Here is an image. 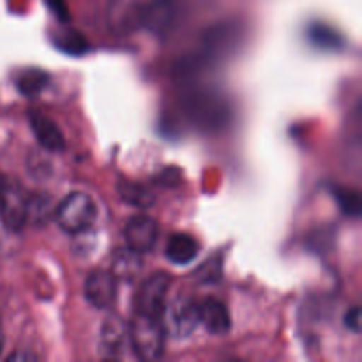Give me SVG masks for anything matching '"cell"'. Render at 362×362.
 I'll return each mask as SVG.
<instances>
[{"instance_id":"1","label":"cell","mask_w":362,"mask_h":362,"mask_svg":"<svg viewBox=\"0 0 362 362\" xmlns=\"http://www.w3.org/2000/svg\"><path fill=\"white\" fill-rule=\"evenodd\" d=\"M129 343L133 352L141 361H158L165 354L166 331L161 317L136 313L127 325Z\"/></svg>"},{"instance_id":"2","label":"cell","mask_w":362,"mask_h":362,"mask_svg":"<svg viewBox=\"0 0 362 362\" xmlns=\"http://www.w3.org/2000/svg\"><path fill=\"white\" fill-rule=\"evenodd\" d=\"M95 212L98 211H95L94 200L87 193L74 191L60 202L55 212V219L60 230L71 233V235H78V233H83L92 228L95 221Z\"/></svg>"},{"instance_id":"3","label":"cell","mask_w":362,"mask_h":362,"mask_svg":"<svg viewBox=\"0 0 362 362\" xmlns=\"http://www.w3.org/2000/svg\"><path fill=\"white\" fill-rule=\"evenodd\" d=\"M161 318L166 334L173 336V338H187L200 325L198 303L186 296L177 297L172 303L166 304Z\"/></svg>"},{"instance_id":"4","label":"cell","mask_w":362,"mask_h":362,"mask_svg":"<svg viewBox=\"0 0 362 362\" xmlns=\"http://www.w3.org/2000/svg\"><path fill=\"white\" fill-rule=\"evenodd\" d=\"M186 112L194 122L204 127H219V124L228 115V108L223 103L221 95L211 90H193L184 99Z\"/></svg>"},{"instance_id":"5","label":"cell","mask_w":362,"mask_h":362,"mask_svg":"<svg viewBox=\"0 0 362 362\" xmlns=\"http://www.w3.org/2000/svg\"><path fill=\"white\" fill-rule=\"evenodd\" d=\"M170 286H172V276L166 274V272L159 271L148 276L138 288L136 299H134V311L161 317L166 306V296H168Z\"/></svg>"},{"instance_id":"6","label":"cell","mask_w":362,"mask_h":362,"mask_svg":"<svg viewBox=\"0 0 362 362\" xmlns=\"http://www.w3.org/2000/svg\"><path fill=\"white\" fill-rule=\"evenodd\" d=\"M28 218V204L18 187L0 179V221L9 232H21Z\"/></svg>"},{"instance_id":"7","label":"cell","mask_w":362,"mask_h":362,"mask_svg":"<svg viewBox=\"0 0 362 362\" xmlns=\"http://www.w3.org/2000/svg\"><path fill=\"white\" fill-rule=\"evenodd\" d=\"M159 228L154 218L147 214H136L126 223L124 226V240H126V247L138 255L148 253L154 250L156 243H158Z\"/></svg>"},{"instance_id":"8","label":"cell","mask_w":362,"mask_h":362,"mask_svg":"<svg viewBox=\"0 0 362 362\" xmlns=\"http://www.w3.org/2000/svg\"><path fill=\"white\" fill-rule=\"evenodd\" d=\"M83 293L95 310H110L117 299V278L110 271H94L85 281Z\"/></svg>"},{"instance_id":"9","label":"cell","mask_w":362,"mask_h":362,"mask_svg":"<svg viewBox=\"0 0 362 362\" xmlns=\"http://www.w3.org/2000/svg\"><path fill=\"white\" fill-rule=\"evenodd\" d=\"M28 124H30V129L37 144L45 151L62 152L66 148V140L62 136V131L59 129V126L48 115L37 112V110H32V112H28Z\"/></svg>"},{"instance_id":"10","label":"cell","mask_w":362,"mask_h":362,"mask_svg":"<svg viewBox=\"0 0 362 362\" xmlns=\"http://www.w3.org/2000/svg\"><path fill=\"white\" fill-rule=\"evenodd\" d=\"M198 317L205 331L212 336H226L232 329L228 308L216 297H207L198 304Z\"/></svg>"},{"instance_id":"11","label":"cell","mask_w":362,"mask_h":362,"mask_svg":"<svg viewBox=\"0 0 362 362\" xmlns=\"http://www.w3.org/2000/svg\"><path fill=\"white\" fill-rule=\"evenodd\" d=\"M198 253H200V244L187 233H173L166 243L165 255L173 265L191 264L193 260H197Z\"/></svg>"},{"instance_id":"12","label":"cell","mask_w":362,"mask_h":362,"mask_svg":"<svg viewBox=\"0 0 362 362\" xmlns=\"http://www.w3.org/2000/svg\"><path fill=\"white\" fill-rule=\"evenodd\" d=\"M126 341H129L127 325L119 317L106 318L101 329V349L105 356L119 357L122 354Z\"/></svg>"},{"instance_id":"13","label":"cell","mask_w":362,"mask_h":362,"mask_svg":"<svg viewBox=\"0 0 362 362\" xmlns=\"http://www.w3.org/2000/svg\"><path fill=\"white\" fill-rule=\"evenodd\" d=\"M172 18L173 9L168 0H156V2L148 4L145 9L140 11V23L147 27L148 30L159 32V34L166 30Z\"/></svg>"},{"instance_id":"14","label":"cell","mask_w":362,"mask_h":362,"mask_svg":"<svg viewBox=\"0 0 362 362\" xmlns=\"http://www.w3.org/2000/svg\"><path fill=\"white\" fill-rule=\"evenodd\" d=\"M308 39L313 42L317 48L329 49V52H339L345 48V39L336 28L324 23H313L308 28Z\"/></svg>"},{"instance_id":"15","label":"cell","mask_w":362,"mask_h":362,"mask_svg":"<svg viewBox=\"0 0 362 362\" xmlns=\"http://www.w3.org/2000/svg\"><path fill=\"white\" fill-rule=\"evenodd\" d=\"M117 191H119V197L124 204L131 205V207H140V209H148L154 204V194L151 193V189H147L145 186L136 182H129V180H120L117 184Z\"/></svg>"},{"instance_id":"16","label":"cell","mask_w":362,"mask_h":362,"mask_svg":"<svg viewBox=\"0 0 362 362\" xmlns=\"http://www.w3.org/2000/svg\"><path fill=\"white\" fill-rule=\"evenodd\" d=\"M141 267L140 255L131 251L129 247L117 251L112 264V274L120 279H133Z\"/></svg>"},{"instance_id":"17","label":"cell","mask_w":362,"mask_h":362,"mask_svg":"<svg viewBox=\"0 0 362 362\" xmlns=\"http://www.w3.org/2000/svg\"><path fill=\"white\" fill-rule=\"evenodd\" d=\"M48 81H49V76L45 73V71L30 67V69H25L18 74L16 87L18 90L21 92V95L34 98V95H39V92L48 85Z\"/></svg>"},{"instance_id":"18","label":"cell","mask_w":362,"mask_h":362,"mask_svg":"<svg viewBox=\"0 0 362 362\" xmlns=\"http://www.w3.org/2000/svg\"><path fill=\"white\" fill-rule=\"evenodd\" d=\"M332 197L338 202L339 209L345 216L349 218H359L362 211V198L361 193L352 187H343V186H334L331 187Z\"/></svg>"},{"instance_id":"19","label":"cell","mask_w":362,"mask_h":362,"mask_svg":"<svg viewBox=\"0 0 362 362\" xmlns=\"http://www.w3.org/2000/svg\"><path fill=\"white\" fill-rule=\"evenodd\" d=\"M55 46L67 55H85L88 52V41L76 30H62L55 35Z\"/></svg>"},{"instance_id":"20","label":"cell","mask_w":362,"mask_h":362,"mask_svg":"<svg viewBox=\"0 0 362 362\" xmlns=\"http://www.w3.org/2000/svg\"><path fill=\"white\" fill-rule=\"evenodd\" d=\"M53 14L59 18L62 23L69 21V9H67V0H45Z\"/></svg>"},{"instance_id":"21","label":"cell","mask_w":362,"mask_h":362,"mask_svg":"<svg viewBox=\"0 0 362 362\" xmlns=\"http://www.w3.org/2000/svg\"><path fill=\"white\" fill-rule=\"evenodd\" d=\"M343 324L349 331L352 332H361V308L354 306L350 308L345 313V318H343Z\"/></svg>"},{"instance_id":"22","label":"cell","mask_w":362,"mask_h":362,"mask_svg":"<svg viewBox=\"0 0 362 362\" xmlns=\"http://www.w3.org/2000/svg\"><path fill=\"white\" fill-rule=\"evenodd\" d=\"M179 175H180V172L177 168H166L161 172L158 182L163 184V186H177L180 180Z\"/></svg>"},{"instance_id":"23","label":"cell","mask_w":362,"mask_h":362,"mask_svg":"<svg viewBox=\"0 0 362 362\" xmlns=\"http://www.w3.org/2000/svg\"><path fill=\"white\" fill-rule=\"evenodd\" d=\"M2 349H4V332H2V327H0V354H2Z\"/></svg>"}]
</instances>
